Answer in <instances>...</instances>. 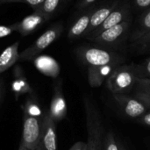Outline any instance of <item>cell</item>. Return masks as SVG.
Returning a JSON list of instances; mask_svg holds the SVG:
<instances>
[{
    "label": "cell",
    "mask_w": 150,
    "mask_h": 150,
    "mask_svg": "<svg viewBox=\"0 0 150 150\" xmlns=\"http://www.w3.org/2000/svg\"><path fill=\"white\" fill-rule=\"evenodd\" d=\"M84 108L87 127L86 150H101L103 147L104 127L100 112L92 99L84 97Z\"/></svg>",
    "instance_id": "6da1fadb"
},
{
    "label": "cell",
    "mask_w": 150,
    "mask_h": 150,
    "mask_svg": "<svg viewBox=\"0 0 150 150\" xmlns=\"http://www.w3.org/2000/svg\"><path fill=\"white\" fill-rule=\"evenodd\" d=\"M76 54L78 59L87 67H98L109 64L121 65L124 57L120 54L102 47L92 46H82L76 48Z\"/></svg>",
    "instance_id": "7a4b0ae2"
},
{
    "label": "cell",
    "mask_w": 150,
    "mask_h": 150,
    "mask_svg": "<svg viewBox=\"0 0 150 150\" xmlns=\"http://www.w3.org/2000/svg\"><path fill=\"white\" fill-rule=\"evenodd\" d=\"M138 81L135 66L120 65L106 80V86L112 94H126L134 89Z\"/></svg>",
    "instance_id": "3957f363"
},
{
    "label": "cell",
    "mask_w": 150,
    "mask_h": 150,
    "mask_svg": "<svg viewBox=\"0 0 150 150\" xmlns=\"http://www.w3.org/2000/svg\"><path fill=\"white\" fill-rule=\"evenodd\" d=\"M63 25L62 23H54L51 25L45 32H43L28 47L19 53L18 61H32L54 43L62 33Z\"/></svg>",
    "instance_id": "277c9868"
},
{
    "label": "cell",
    "mask_w": 150,
    "mask_h": 150,
    "mask_svg": "<svg viewBox=\"0 0 150 150\" xmlns=\"http://www.w3.org/2000/svg\"><path fill=\"white\" fill-rule=\"evenodd\" d=\"M42 120L24 115L23 133L18 150H35L41 143Z\"/></svg>",
    "instance_id": "5b68a950"
},
{
    "label": "cell",
    "mask_w": 150,
    "mask_h": 150,
    "mask_svg": "<svg viewBox=\"0 0 150 150\" xmlns=\"http://www.w3.org/2000/svg\"><path fill=\"white\" fill-rule=\"evenodd\" d=\"M132 18L129 17L125 21L116 25L104 32H102L98 36L91 39L90 40L99 46H114L120 41H121L122 38L126 35L128 30L131 27Z\"/></svg>",
    "instance_id": "8992f818"
},
{
    "label": "cell",
    "mask_w": 150,
    "mask_h": 150,
    "mask_svg": "<svg viewBox=\"0 0 150 150\" xmlns=\"http://www.w3.org/2000/svg\"><path fill=\"white\" fill-rule=\"evenodd\" d=\"M48 20L49 18L43 13V11L40 8H37L20 21L12 24L11 26L14 32L18 33L22 36H26L33 33L36 29Z\"/></svg>",
    "instance_id": "52a82bcc"
},
{
    "label": "cell",
    "mask_w": 150,
    "mask_h": 150,
    "mask_svg": "<svg viewBox=\"0 0 150 150\" xmlns=\"http://www.w3.org/2000/svg\"><path fill=\"white\" fill-rule=\"evenodd\" d=\"M130 5L125 2L123 4H120L111 13L110 15L107 17V18L97 28L95 29L93 32H91L88 36H86V38L88 40H91L96 36H98V34H100L102 32L116 25H119L120 23L125 21L127 18H128L129 17H131V13H130Z\"/></svg>",
    "instance_id": "ba28073f"
},
{
    "label": "cell",
    "mask_w": 150,
    "mask_h": 150,
    "mask_svg": "<svg viewBox=\"0 0 150 150\" xmlns=\"http://www.w3.org/2000/svg\"><path fill=\"white\" fill-rule=\"evenodd\" d=\"M125 114L132 119H139L149 110L148 107L137 98L127 94H112Z\"/></svg>",
    "instance_id": "9c48e42d"
},
{
    "label": "cell",
    "mask_w": 150,
    "mask_h": 150,
    "mask_svg": "<svg viewBox=\"0 0 150 150\" xmlns=\"http://www.w3.org/2000/svg\"><path fill=\"white\" fill-rule=\"evenodd\" d=\"M48 114L55 123L64 120L67 116V104L62 92L61 81L54 85Z\"/></svg>",
    "instance_id": "30bf717a"
},
{
    "label": "cell",
    "mask_w": 150,
    "mask_h": 150,
    "mask_svg": "<svg viewBox=\"0 0 150 150\" xmlns=\"http://www.w3.org/2000/svg\"><path fill=\"white\" fill-rule=\"evenodd\" d=\"M95 7H90L84 10V12L79 15L71 24L68 31V38L71 40L85 35L91 22V17Z\"/></svg>",
    "instance_id": "8fae6325"
},
{
    "label": "cell",
    "mask_w": 150,
    "mask_h": 150,
    "mask_svg": "<svg viewBox=\"0 0 150 150\" xmlns=\"http://www.w3.org/2000/svg\"><path fill=\"white\" fill-rule=\"evenodd\" d=\"M41 143L45 150H57L55 122L49 116L48 112L44 115L42 120Z\"/></svg>",
    "instance_id": "7c38bea8"
},
{
    "label": "cell",
    "mask_w": 150,
    "mask_h": 150,
    "mask_svg": "<svg viewBox=\"0 0 150 150\" xmlns=\"http://www.w3.org/2000/svg\"><path fill=\"white\" fill-rule=\"evenodd\" d=\"M119 66L120 65L118 64H109L98 67H88L87 76L90 85L93 88L99 87Z\"/></svg>",
    "instance_id": "4fadbf2b"
},
{
    "label": "cell",
    "mask_w": 150,
    "mask_h": 150,
    "mask_svg": "<svg viewBox=\"0 0 150 150\" xmlns=\"http://www.w3.org/2000/svg\"><path fill=\"white\" fill-rule=\"evenodd\" d=\"M120 4L119 1H112L110 2L99 8H95L91 17V22H90V25L89 28L85 33V37L88 36L91 32H93L95 29H97L106 18L107 17L110 15V13Z\"/></svg>",
    "instance_id": "5bb4252c"
},
{
    "label": "cell",
    "mask_w": 150,
    "mask_h": 150,
    "mask_svg": "<svg viewBox=\"0 0 150 150\" xmlns=\"http://www.w3.org/2000/svg\"><path fill=\"white\" fill-rule=\"evenodd\" d=\"M19 42L16 41L5 47L0 54V74L8 70L19 59Z\"/></svg>",
    "instance_id": "9a60e30c"
},
{
    "label": "cell",
    "mask_w": 150,
    "mask_h": 150,
    "mask_svg": "<svg viewBox=\"0 0 150 150\" xmlns=\"http://www.w3.org/2000/svg\"><path fill=\"white\" fill-rule=\"evenodd\" d=\"M13 82L11 83L12 91L17 95H25V94H33V91L30 86L26 77L24 76L22 69L16 65L13 69Z\"/></svg>",
    "instance_id": "2e32d148"
},
{
    "label": "cell",
    "mask_w": 150,
    "mask_h": 150,
    "mask_svg": "<svg viewBox=\"0 0 150 150\" xmlns=\"http://www.w3.org/2000/svg\"><path fill=\"white\" fill-rule=\"evenodd\" d=\"M150 32V7L145 10L144 12L141 15L136 27L134 29L130 40L132 43L135 44L139 40Z\"/></svg>",
    "instance_id": "e0dca14e"
},
{
    "label": "cell",
    "mask_w": 150,
    "mask_h": 150,
    "mask_svg": "<svg viewBox=\"0 0 150 150\" xmlns=\"http://www.w3.org/2000/svg\"><path fill=\"white\" fill-rule=\"evenodd\" d=\"M34 64L36 68L40 71H41L43 74H46L51 76H57L59 72L58 65L50 57H47V56L36 57L34 60Z\"/></svg>",
    "instance_id": "ac0fdd59"
},
{
    "label": "cell",
    "mask_w": 150,
    "mask_h": 150,
    "mask_svg": "<svg viewBox=\"0 0 150 150\" xmlns=\"http://www.w3.org/2000/svg\"><path fill=\"white\" fill-rule=\"evenodd\" d=\"M23 111H24V115L29 117H33L38 119H43L44 117L37 100L33 97H29L25 99Z\"/></svg>",
    "instance_id": "d6986e66"
},
{
    "label": "cell",
    "mask_w": 150,
    "mask_h": 150,
    "mask_svg": "<svg viewBox=\"0 0 150 150\" xmlns=\"http://www.w3.org/2000/svg\"><path fill=\"white\" fill-rule=\"evenodd\" d=\"M63 1L64 0H45L40 9L49 19H51L58 11Z\"/></svg>",
    "instance_id": "ffe728a7"
},
{
    "label": "cell",
    "mask_w": 150,
    "mask_h": 150,
    "mask_svg": "<svg viewBox=\"0 0 150 150\" xmlns=\"http://www.w3.org/2000/svg\"><path fill=\"white\" fill-rule=\"evenodd\" d=\"M135 69L138 78L150 80V58L146 59L141 64L135 66Z\"/></svg>",
    "instance_id": "44dd1931"
},
{
    "label": "cell",
    "mask_w": 150,
    "mask_h": 150,
    "mask_svg": "<svg viewBox=\"0 0 150 150\" xmlns=\"http://www.w3.org/2000/svg\"><path fill=\"white\" fill-rule=\"evenodd\" d=\"M104 146L105 150H120V144L117 143L116 139L112 132L106 134L104 139Z\"/></svg>",
    "instance_id": "7402d4cb"
},
{
    "label": "cell",
    "mask_w": 150,
    "mask_h": 150,
    "mask_svg": "<svg viewBox=\"0 0 150 150\" xmlns=\"http://www.w3.org/2000/svg\"><path fill=\"white\" fill-rule=\"evenodd\" d=\"M45 0H3L2 4H8V3H23L29 6H31L33 10L40 8Z\"/></svg>",
    "instance_id": "603a6c76"
},
{
    "label": "cell",
    "mask_w": 150,
    "mask_h": 150,
    "mask_svg": "<svg viewBox=\"0 0 150 150\" xmlns=\"http://www.w3.org/2000/svg\"><path fill=\"white\" fill-rule=\"evenodd\" d=\"M134 97L137 98L138 99H140L147 107L148 109L150 110V93L147 91H138L135 90L134 93Z\"/></svg>",
    "instance_id": "cb8c5ba5"
},
{
    "label": "cell",
    "mask_w": 150,
    "mask_h": 150,
    "mask_svg": "<svg viewBox=\"0 0 150 150\" xmlns=\"http://www.w3.org/2000/svg\"><path fill=\"white\" fill-rule=\"evenodd\" d=\"M135 90L147 91L150 93V80L149 79H142L138 78V81L136 83V85L134 87Z\"/></svg>",
    "instance_id": "d4e9b609"
},
{
    "label": "cell",
    "mask_w": 150,
    "mask_h": 150,
    "mask_svg": "<svg viewBox=\"0 0 150 150\" xmlns=\"http://www.w3.org/2000/svg\"><path fill=\"white\" fill-rule=\"evenodd\" d=\"M14 32L11 25H0V39L7 37L11 35Z\"/></svg>",
    "instance_id": "484cf974"
},
{
    "label": "cell",
    "mask_w": 150,
    "mask_h": 150,
    "mask_svg": "<svg viewBox=\"0 0 150 150\" xmlns=\"http://www.w3.org/2000/svg\"><path fill=\"white\" fill-rule=\"evenodd\" d=\"M134 5L137 10H147L150 7V0H134Z\"/></svg>",
    "instance_id": "4316f807"
},
{
    "label": "cell",
    "mask_w": 150,
    "mask_h": 150,
    "mask_svg": "<svg viewBox=\"0 0 150 150\" xmlns=\"http://www.w3.org/2000/svg\"><path fill=\"white\" fill-rule=\"evenodd\" d=\"M136 46H140L141 47H150V32L143 36L141 40H139L136 43Z\"/></svg>",
    "instance_id": "83f0119b"
},
{
    "label": "cell",
    "mask_w": 150,
    "mask_h": 150,
    "mask_svg": "<svg viewBox=\"0 0 150 150\" xmlns=\"http://www.w3.org/2000/svg\"><path fill=\"white\" fill-rule=\"evenodd\" d=\"M96 1L97 0H80L79 3L77 4V9L80 11H84L90 8V6Z\"/></svg>",
    "instance_id": "f1b7e54d"
},
{
    "label": "cell",
    "mask_w": 150,
    "mask_h": 150,
    "mask_svg": "<svg viewBox=\"0 0 150 150\" xmlns=\"http://www.w3.org/2000/svg\"><path fill=\"white\" fill-rule=\"evenodd\" d=\"M5 92H6V87H5L4 79V77L0 76V105L2 104V102L4 98Z\"/></svg>",
    "instance_id": "f546056e"
},
{
    "label": "cell",
    "mask_w": 150,
    "mask_h": 150,
    "mask_svg": "<svg viewBox=\"0 0 150 150\" xmlns=\"http://www.w3.org/2000/svg\"><path fill=\"white\" fill-rule=\"evenodd\" d=\"M139 122L145 125V126H149L150 127V111L149 112H147L146 113H144L142 116H141L139 119H138Z\"/></svg>",
    "instance_id": "4dcf8cb0"
},
{
    "label": "cell",
    "mask_w": 150,
    "mask_h": 150,
    "mask_svg": "<svg viewBox=\"0 0 150 150\" xmlns=\"http://www.w3.org/2000/svg\"><path fill=\"white\" fill-rule=\"evenodd\" d=\"M87 149V145L85 142H78L76 143H75L69 150H86Z\"/></svg>",
    "instance_id": "1f68e13d"
},
{
    "label": "cell",
    "mask_w": 150,
    "mask_h": 150,
    "mask_svg": "<svg viewBox=\"0 0 150 150\" xmlns=\"http://www.w3.org/2000/svg\"><path fill=\"white\" fill-rule=\"evenodd\" d=\"M35 150H45L44 149V148H43V145H42V143H40V145H39V147L36 149Z\"/></svg>",
    "instance_id": "d6a6232c"
},
{
    "label": "cell",
    "mask_w": 150,
    "mask_h": 150,
    "mask_svg": "<svg viewBox=\"0 0 150 150\" xmlns=\"http://www.w3.org/2000/svg\"><path fill=\"white\" fill-rule=\"evenodd\" d=\"M120 150H126L125 149V148L123 147V145H122V144H120Z\"/></svg>",
    "instance_id": "836d02e7"
},
{
    "label": "cell",
    "mask_w": 150,
    "mask_h": 150,
    "mask_svg": "<svg viewBox=\"0 0 150 150\" xmlns=\"http://www.w3.org/2000/svg\"><path fill=\"white\" fill-rule=\"evenodd\" d=\"M2 1H3V0H0V4H2Z\"/></svg>",
    "instance_id": "e575fe53"
}]
</instances>
